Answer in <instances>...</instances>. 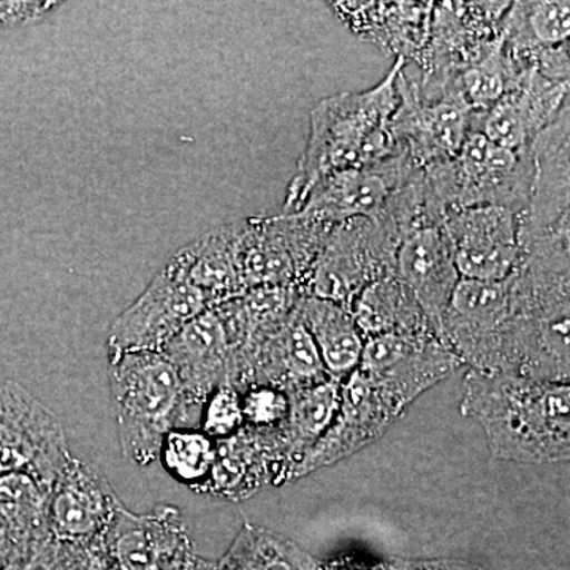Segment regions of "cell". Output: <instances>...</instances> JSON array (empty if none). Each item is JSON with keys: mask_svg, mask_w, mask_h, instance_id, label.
I'll return each mask as SVG.
<instances>
[{"mask_svg": "<svg viewBox=\"0 0 570 570\" xmlns=\"http://www.w3.org/2000/svg\"><path fill=\"white\" fill-rule=\"evenodd\" d=\"M460 412L482 425L493 459L524 464L569 460V384L468 370Z\"/></svg>", "mask_w": 570, "mask_h": 570, "instance_id": "1", "label": "cell"}, {"mask_svg": "<svg viewBox=\"0 0 570 570\" xmlns=\"http://www.w3.org/2000/svg\"><path fill=\"white\" fill-rule=\"evenodd\" d=\"M406 63L397 58L376 88L336 94L313 108L306 149L288 184L283 213L299 212L311 190L328 176L384 163L400 153L390 122L400 104L397 75Z\"/></svg>", "mask_w": 570, "mask_h": 570, "instance_id": "2", "label": "cell"}, {"mask_svg": "<svg viewBox=\"0 0 570 570\" xmlns=\"http://www.w3.org/2000/svg\"><path fill=\"white\" fill-rule=\"evenodd\" d=\"M508 283L510 317L501 373L569 384V247L528 255Z\"/></svg>", "mask_w": 570, "mask_h": 570, "instance_id": "3", "label": "cell"}, {"mask_svg": "<svg viewBox=\"0 0 570 570\" xmlns=\"http://www.w3.org/2000/svg\"><path fill=\"white\" fill-rule=\"evenodd\" d=\"M116 430L122 455L146 468L159 456L175 428L194 426L200 411L190 406L181 382L160 352L108 356Z\"/></svg>", "mask_w": 570, "mask_h": 570, "instance_id": "4", "label": "cell"}, {"mask_svg": "<svg viewBox=\"0 0 570 570\" xmlns=\"http://www.w3.org/2000/svg\"><path fill=\"white\" fill-rule=\"evenodd\" d=\"M423 174L445 216L485 205L520 214L530 200L534 165L531 149L512 151L474 129L455 159L423 168Z\"/></svg>", "mask_w": 570, "mask_h": 570, "instance_id": "5", "label": "cell"}, {"mask_svg": "<svg viewBox=\"0 0 570 570\" xmlns=\"http://www.w3.org/2000/svg\"><path fill=\"white\" fill-rule=\"evenodd\" d=\"M330 228L299 213L258 216L235 224V264L245 292L302 287Z\"/></svg>", "mask_w": 570, "mask_h": 570, "instance_id": "6", "label": "cell"}, {"mask_svg": "<svg viewBox=\"0 0 570 570\" xmlns=\"http://www.w3.org/2000/svg\"><path fill=\"white\" fill-rule=\"evenodd\" d=\"M400 239L366 219H354L330 228L305 283L303 295L336 303L347 311L367 284L396 276Z\"/></svg>", "mask_w": 570, "mask_h": 570, "instance_id": "7", "label": "cell"}, {"mask_svg": "<svg viewBox=\"0 0 570 570\" xmlns=\"http://www.w3.org/2000/svg\"><path fill=\"white\" fill-rule=\"evenodd\" d=\"M510 2H434L430 40L417 62L425 97L448 91L461 71L490 55L501 41V21Z\"/></svg>", "mask_w": 570, "mask_h": 570, "instance_id": "8", "label": "cell"}, {"mask_svg": "<svg viewBox=\"0 0 570 570\" xmlns=\"http://www.w3.org/2000/svg\"><path fill=\"white\" fill-rule=\"evenodd\" d=\"M70 459L58 415L17 382L0 379V478L29 475L51 490Z\"/></svg>", "mask_w": 570, "mask_h": 570, "instance_id": "9", "label": "cell"}, {"mask_svg": "<svg viewBox=\"0 0 570 570\" xmlns=\"http://www.w3.org/2000/svg\"><path fill=\"white\" fill-rule=\"evenodd\" d=\"M396 89L400 104L390 127L409 163L423 170L455 159L478 119L455 86H449L441 96L425 97L403 69Z\"/></svg>", "mask_w": 570, "mask_h": 570, "instance_id": "10", "label": "cell"}, {"mask_svg": "<svg viewBox=\"0 0 570 570\" xmlns=\"http://www.w3.org/2000/svg\"><path fill=\"white\" fill-rule=\"evenodd\" d=\"M464 363L433 332L389 333L363 344L356 370L406 409L423 392L459 373Z\"/></svg>", "mask_w": 570, "mask_h": 570, "instance_id": "11", "label": "cell"}, {"mask_svg": "<svg viewBox=\"0 0 570 570\" xmlns=\"http://www.w3.org/2000/svg\"><path fill=\"white\" fill-rule=\"evenodd\" d=\"M509 317L508 279L501 283L460 279L442 318L439 340L469 370L501 373Z\"/></svg>", "mask_w": 570, "mask_h": 570, "instance_id": "12", "label": "cell"}, {"mask_svg": "<svg viewBox=\"0 0 570 570\" xmlns=\"http://www.w3.org/2000/svg\"><path fill=\"white\" fill-rule=\"evenodd\" d=\"M212 307L204 292L163 268L108 330V356L163 352L179 332Z\"/></svg>", "mask_w": 570, "mask_h": 570, "instance_id": "13", "label": "cell"}, {"mask_svg": "<svg viewBox=\"0 0 570 570\" xmlns=\"http://www.w3.org/2000/svg\"><path fill=\"white\" fill-rule=\"evenodd\" d=\"M461 279L501 283L524 264L520 214L504 206H471L444 219Z\"/></svg>", "mask_w": 570, "mask_h": 570, "instance_id": "14", "label": "cell"}, {"mask_svg": "<svg viewBox=\"0 0 570 570\" xmlns=\"http://www.w3.org/2000/svg\"><path fill=\"white\" fill-rule=\"evenodd\" d=\"M419 170L401 151L384 163L337 171L307 195L299 214L324 227L366 219L381 224L390 202L412 171Z\"/></svg>", "mask_w": 570, "mask_h": 570, "instance_id": "15", "label": "cell"}, {"mask_svg": "<svg viewBox=\"0 0 570 570\" xmlns=\"http://www.w3.org/2000/svg\"><path fill=\"white\" fill-rule=\"evenodd\" d=\"M119 504L102 472L71 456L48 493L47 530L61 546H100Z\"/></svg>", "mask_w": 570, "mask_h": 570, "instance_id": "16", "label": "cell"}, {"mask_svg": "<svg viewBox=\"0 0 570 570\" xmlns=\"http://www.w3.org/2000/svg\"><path fill=\"white\" fill-rule=\"evenodd\" d=\"M404 414L373 382L355 370L341 384L340 406L332 425L306 453L296 479L354 455Z\"/></svg>", "mask_w": 570, "mask_h": 570, "instance_id": "17", "label": "cell"}, {"mask_svg": "<svg viewBox=\"0 0 570 570\" xmlns=\"http://www.w3.org/2000/svg\"><path fill=\"white\" fill-rule=\"evenodd\" d=\"M193 549L181 510L167 504L135 513L121 502L102 539L107 570H167Z\"/></svg>", "mask_w": 570, "mask_h": 570, "instance_id": "18", "label": "cell"}, {"mask_svg": "<svg viewBox=\"0 0 570 570\" xmlns=\"http://www.w3.org/2000/svg\"><path fill=\"white\" fill-rule=\"evenodd\" d=\"M568 107L569 81H554L535 69H524L493 108L478 115L474 129L512 151H530L535 138Z\"/></svg>", "mask_w": 570, "mask_h": 570, "instance_id": "19", "label": "cell"}, {"mask_svg": "<svg viewBox=\"0 0 570 570\" xmlns=\"http://www.w3.org/2000/svg\"><path fill=\"white\" fill-rule=\"evenodd\" d=\"M396 277L439 337L442 318L461 279L444 224L420 225L401 236L396 249Z\"/></svg>", "mask_w": 570, "mask_h": 570, "instance_id": "20", "label": "cell"}, {"mask_svg": "<svg viewBox=\"0 0 570 570\" xmlns=\"http://www.w3.org/2000/svg\"><path fill=\"white\" fill-rule=\"evenodd\" d=\"M160 354L174 366L184 395L197 411L214 390L230 384L232 347L213 307L184 326Z\"/></svg>", "mask_w": 570, "mask_h": 570, "instance_id": "21", "label": "cell"}, {"mask_svg": "<svg viewBox=\"0 0 570 570\" xmlns=\"http://www.w3.org/2000/svg\"><path fill=\"white\" fill-rule=\"evenodd\" d=\"M266 485H283L279 433H258L245 426L235 436L216 442L205 494L238 502Z\"/></svg>", "mask_w": 570, "mask_h": 570, "instance_id": "22", "label": "cell"}, {"mask_svg": "<svg viewBox=\"0 0 570 570\" xmlns=\"http://www.w3.org/2000/svg\"><path fill=\"white\" fill-rule=\"evenodd\" d=\"M332 10L360 39L409 61H420L430 40L434 2H332Z\"/></svg>", "mask_w": 570, "mask_h": 570, "instance_id": "23", "label": "cell"}, {"mask_svg": "<svg viewBox=\"0 0 570 570\" xmlns=\"http://www.w3.org/2000/svg\"><path fill=\"white\" fill-rule=\"evenodd\" d=\"M204 292L213 306L246 294L235 264V224L224 225L181 247L164 266Z\"/></svg>", "mask_w": 570, "mask_h": 570, "instance_id": "24", "label": "cell"}, {"mask_svg": "<svg viewBox=\"0 0 570 570\" xmlns=\"http://www.w3.org/2000/svg\"><path fill=\"white\" fill-rule=\"evenodd\" d=\"M341 384L343 381L328 377L317 384L287 392L291 411L279 431L283 483L296 479L306 453L332 425L340 406Z\"/></svg>", "mask_w": 570, "mask_h": 570, "instance_id": "25", "label": "cell"}, {"mask_svg": "<svg viewBox=\"0 0 570 570\" xmlns=\"http://www.w3.org/2000/svg\"><path fill=\"white\" fill-rule=\"evenodd\" d=\"M298 314L316 343L328 376L337 381L351 376L360 365L365 344L351 314L336 303L303 294Z\"/></svg>", "mask_w": 570, "mask_h": 570, "instance_id": "26", "label": "cell"}, {"mask_svg": "<svg viewBox=\"0 0 570 570\" xmlns=\"http://www.w3.org/2000/svg\"><path fill=\"white\" fill-rule=\"evenodd\" d=\"M347 313L363 341L389 333L433 332L417 303L396 276L367 284L352 299Z\"/></svg>", "mask_w": 570, "mask_h": 570, "instance_id": "27", "label": "cell"}, {"mask_svg": "<svg viewBox=\"0 0 570 570\" xmlns=\"http://www.w3.org/2000/svg\"><path fill=\"white\" fill-rule=\"evenodd\" d=\"M569 2H510L501 21L502 48L510 55L569 45Z\"/></svg>", "mask_w": 570, "mask_h": 570, "instance_id": "28", "label": "cell"}, {"mask_svg": "<svg viewBox=\"0 0 570 570\" xmlns=\"http://www.w3.org/2000/svg\"><path fill=\"white\" fill-rule=\"evenodd\" d=\"M294 540L257 524H243L216 570H321Z\"/></svg>", "mask_w": 570, "mask_h": 570, "instance_id": "29", "label": "cell"}, {"mask_svg": "<svg viewBox=\"0 0 570 570\" xmlns=\"http://www.w3.org/2000/svg\"><path fill=\"white\" fill-rule=\"evenodd\" d=\"M157 460L176 482L204 493L216 460V441L198 426L175 428L165 436Z\"/></svg>", "mask_w": 570, "mask_h": 570, "instance_id": "30", "label": "cell"}, {"mask_svg": "<svg viewBox=\"0 0 570 570\" xmlns=\"http://www.w3.org/2000/svg\"><path fill=\"white\" fill-rule=\"evenodd\" d=\"M519 73L520 70L502 50L501 39L490 55L461 71L450 86H455L475 115H483L512 89Z\"/></svg>", "mask_w": 570, "mask_h": 570, "instance_id": "31", "label": "cell"}, {"mask_svg": "<svg viewBox=\"0 0 570 570\" xmlns=\"http://www.w3.org/2000/svg\"><path fill=\"white\" fill-rule=\"evenodd\" d=\"M239 393L246 428L258 433H279L283 430L291 411V400L285 390L250 385Z\"/></svg>", "mask_w": 570, "mask_h": 570, "instance_id": "32", "label": "cell"}, {"mask_svg": "<svg viewBox=\"0 0 570 570\" xmlns=\"http://www.w3.org/2000/svg\"><path fill=\"white\" fill-rule=\"evenodd\" d=\"M198 428L216 442L239 433L245 428L242 393L230 384L214 390L202 406Z\"/></svg>", "mask_w": 570, "mask_h": 570, "instance_id": "33", "label": "cell"}, {"mask_svg": "<svg viewBox=\"0 0 570 570\" xmlns=\"http://www.w3.org/2000/svg\"><path fill=\"white\" fill-rule=\"evenodd\" d=\"M384 570H487L482 566L472 564V562L461 560H449V558H439V560H406V558H393L381 562Z\"/></svg>", "mask_w": 570, "mask_h": 570, "instance_id": "34", "label": "cell"}, {"mask_svg": "<svg viewBox=\"0 0 570 570\" xmlns=\"http://www.w3.org/2000/svg\"><path fill=\"white\" fill-rule=\"evenodd\" d=\"M51 2L28 3V2H3L0 3V24H22L40 18L45 11L50 10Z\"/></svg>", "mask_w": 570, "mask_h": 570, "instance_id": "35", "label": "cell"}, {"mask_svg": "<svg viewBox=\"0 0 570 570\" xmlns=\"http://www.w3.org/2000/svg\"><path fill=\"white\" fill-rule=\"evenodd\" d=\"M321 570H384L381 564L367 566L365 562H360L346 558V560H337L330 562L328 566H322Z\"/></svg>", "mask_w": 570, "mask_h": 570, "instance_id": "36", "label": "cell"}]
</instances>
